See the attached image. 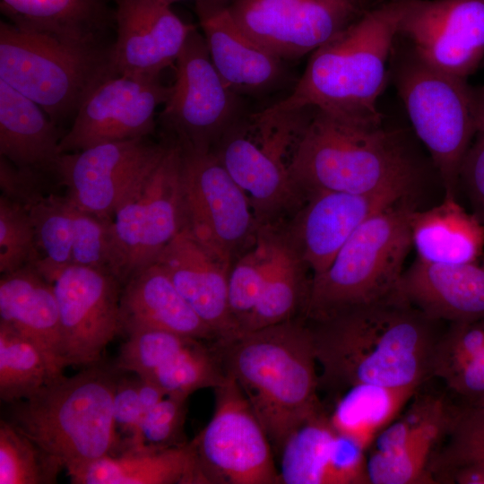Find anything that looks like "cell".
Here are the masks:
<instances>
[{"instance_id":"obj_1","label":"cell","mask_w":484,"mask_h":484,"mask_svg":"<svg viewBox=\"0 0 484 484\" xmlns=\"http://www.w3.org/2000/svg\"><path fill=\"white\" fill-rule=\"evenodd\" d=\"M314 321L321 380L334 390L360 384L419 390L433 376L436 321L397 293Z\"/></svg>"},{"instance_id":"obj_2","label":"cell","mask_w":484,"mask_h":484,"mask_svg":"<svg viewBox=\"0 0 484 484\" xmlns=\"http://www.w3.org/2000/svg\"><path fill=\"white\" fill-rule=\"evenodd\" d=\"M412 0H383L314 51L291 92L269 111L315 108L383 124L378 99L390 77L399 26Z\"/></svg>"},{"instance_id":"obj_3","label":"cell","mask_w":484,"mask_h":484,"mask_svg":"<svg viewBox=\"0 0 484 484\" xmlns=\"http://www.w3.org/2000/svg\"><path fill=\"white\" fill-rule=\"evenodd\" d=\"M279 453L289 436L323 408L311 328L293 319L216 343Z\"/></svg>"},{"instance_id":"obj_4","label":"cell","mask_w":484,"mask_h":484,"mask_svg":"<svg viewBox=\"0 0 484 484\" xmlns=\"http://www.w3.org/2000/svg\"><path fill=\"white\" fill-rule=\"evenodd\" d=\"M290 170L304 198L317 191L413 190L420 175L400 132L315 108L296 143Z\"/></svg>"},{"instance_id":"obj_5","label":"cell","mask_w":484,"mask_h":484,"mask_svg":"<svg viewBox=\"0 0 484 484\" xmlns=\"http://www.w3.org/2000/svg\"><path fill=\"white\" fill-rule=\"evenodd\" d=\"M117 377L88 367L65 376L32 396L11 403L9 420L65 470L68 475L120 450L114 419Z\"/></svg>"},{"instance_id":"obj_6","label":"cell","mask_w":484,"mask_h":484,"mask_svg":"<svg viewBox=\"0 0 484 484\" xmlns=\"http://www.w3.org/2000/svg\"><path fill=\"white\" fill-rule=\"evenodd\" d=\"M390 77L415 134L430 154L445 194H454L478 128L480 87L425 63L404 42L399 45L397 39Z\"/></svg>"},{"instance_id":"obj_7","label":"cell","mask_w":484,"mask_h":484,"mask_svg":"<svg viewBox=\"0 0 484 484\" xmlns=\"http://www.w3.org/2000/svg\"><path fill=\"white\" fill-rule=\"evenodd\" d=\"M415 208L404 198L366 220L330 265L313 276L305 304L317 320L335 312L393 297L411 248L410 219Z\"/></svg>"},{"instance_id":"obj_8","label":"cell","mask_w":484,"mask_h":484,"mask_svg":"<svg viewBox=\"0 0 484 484\" xmlns=\"http://www.w3.org/2000/svg\"><path fill=\"white\" fill-rule=\"evenodd\" d=\"M117 75L110 46L65 41L0 22V80L35 101L56 124Z\"/></svg>"},{"instance_id":"obj_9","label":"cell","mask_w":484,"mask_h":484,"mask_svg":"<svg viewBox=\"0 0 484 484\" xmlns=\"http://www.w3.org/2000/svg\"><path fill=\"white\" fill-rule=\"evenodd\" d=\"M312 109L269 111L241 117L213 149L246 193L259 226H277L295 213L305 198L290 164Z\"/></svg>"},{"instance_id":"obj_10","label":"cell","mask_w":484,"mask_h":484,"mask_svg":"<svg viewBox=\"0 0 484 484\" xmlns=\"http://www.w3.org/2000/svg\"><path fill=\"white\" fill-rule=\"evenodd\" d=\"M184 227L181 149L169 140L157 166L111 217L110 272L123 286L136 271L153 263Z\"/></svg>"},{"instance_id":"obj_11","label":"cell","mask_w":484,"mask_h":484,"mask_svg":"<svg viewBox=\"0 0 484 484\" xmlns=\"http://www.w3.org/2000/svg\"><path fill=\"white\" fill-rule=\"evenodd\" d=\"M215 407L192 440L201 484H276L270 439L233 376L214 388Z\"/></svg>"},{"instance_id":"obj_12","label":"cell","mask_w":484,"mask_h":484,"mask_svg":"<svg viewBox=\"0 0 484 484\" xmlns=\"http://www.w3.org/2000/svg\"><path fill=\"white\" fill-rule=\"evenodd\" d=\"M174 83L160 120L181 148L213 151L244 116L240 95L221 78L203 34L194 27L176 62Z\"/></svg>"},{"instance_id":"obj_13","label":"cell","mask_w":484,"mask_h":484,"mask_svg":"<svg viewBox=\"0 0 484 484\" xmlns=\"http://www.w3.org/2000/svg\"><path fill=\"white\" fill-rule=\"evenodd\" d=\"M180 149L184 229L232 266L260 227L248 197L212 151Z\"/></svg>"},{"instance_id":"obj_14","label":"cell","mask_w":484,"mask_h":484,"mask_svg":"<svg viewBox=\"0 0 484 484\" xmlns=\"http://www.w3.org/2000/svg\"><path fill=\"white\" fill-rule=\"evenodd\" d=\"M383 0H229L239 26L282 60L312 54Z\"/></svg>"},{"instance_id":"obj_15","label":"cell","mask_w":484,"mask_h":484,"mask_svg":"<svg viewBox=\"0 0 484 484\" xmlns=\"http://www.w3.org/2000/svg\"><path fill=\"white\" fill-rule=\"evenodd\" d=\"M169 145V141L156 143L142 137L62 153L53 176L75 206L111 219L118 205L157 166Z\"/></svg>"},{"instance_id":"obj_16","label":"cell","mask_w":484,"mask_h":484,"mask_svg":"<svg viewBox=\"0 0 484 484\" xmlns=\"http://www.w3.org/2000/svg\"><path fill=\"white\" fill-rule=\"evenodd\" d=\"M51 283L66 367L98 364L120 332L121 283L109 271L76 264L62 269Z\"/></svg>"},{"instance_id":"obj_17","label":"cell","mask_w":484,"mask_h":484,"mask_svg":"<svg viewBox=\"0 0 484 484\" xmlns=\"http://www.w3.org/2000/svg\"><path fill=\"white\" fill-rule=\"evenodd\" d=\"M170 87L160 76L114 75L86 98L64 134L60 153L74 152L108 142L147 137L155 128V113Z\"/></svg>"},{"instance_id":"obj_18","label":"cell","mask_w":484,"mask_h":484,"mask_svg":"<svg viewBox=\"0 0 484 484\" xmlns=\"http://www.w3.org/2000/svg\"><path fill=\"white\" fill-rule=\"evenodd\" d=\"M398 37L425 63L467 79L484 56V0H412Z\"/></svg>"},{"instance_id":"obj_19","label":"cell","mask_w":484,"mask_h":484,"mask_svg":"<svg viewBox=\"0 0 484 484\" xmlns=\"http://www.w3.org/2000/svg\"><path fill=\"white\" fill-rule=\"evenodd\" d=\"M190 336L159 329L127 334L116 368L134 373L167 395L188 398L203 388L217 387L225 378L216 345Z\"/></svg>"},{"instance_id":"obj_20","label":"cell","mask_w":484,"mask_h":484,"mask_svg":"<svg viewBox=\"0 0 484 484\" xmlns=\"http://www.w3.org/2000/svg\"><path fill=\"white\" fill-rule=\"evenodd\" d=\"M411 191L396 188L369 194L314 192L305 197L291 220L281 226L306 266L316 276L330 265L366 220L409 197Z\"/></svg>"},{"instance_id":"obj_21","label":"cell","mask_w":484,"mask_h":484,"mask_svg":"<svg viewBox=\"0 0 484 484\" xmlns=\"http://www.w3.org/2000/svg\"><path fill=\"white\" fill-rule=\"evenodd\" d=\"M117 37L110 45L116 74L160 76L175 64L194 26L160 0H115Z\"/></svg>"},{"instance_id":"obj_22","label":"cell","mask_w":484,"mask_h":484,"mask_svg":"<svg viewBox=\"0 0 484 484\" xmlns=\"http://www.w3.org/2000/svg\"><path fill=\"white\" fill-rule=\"evenodd\" d=\"M229 0H195L194 10L210 57L238 94H259L284 79L281 58L248 35L235 21Z\"/></svg>"},{"instance_id":"obj_23","label":"cell","mask_w":484,"mask_h":484,"mask_svg":"<svg viewBox=\"0 0 484 484\" xmlns=\"http://www.w3.org/2000/svg\"><path fill=\"white\" fill-rule=\"evenodd\" d=\"M280 454L279 483L368 484L367 450L338 432L323 409L289 436Z\"/></svg>"},{"instance_id":"obj_24","label":"cell","mask_w":484,"mask_h":484,"mask_svg":"<svg viewBox=\"0 0 484 484\" xmlns=\"http://www.w3.org/2000/svg\"><path fill=\"white\" fill-rule=\"evenodd\" d=\"M200 318L212 330L217 342L238 334L229 304L231 265L183 229L154 261Z\"/></svg>"},{"instance_id":"obj_25","label":"cell","mask_w":484,"mask_h":484,"mask_svg":"<svg viewBox=\"0 0 484 484\" xmlns=\"http://www.w3.org/2000/svg\"><path fill=\"white\" fill-rule=\"evenodd\" d=\"M50 173L22 169L0 157L2 194L21 203L32 220L40 254L35 265L49 282L72 264L73 204L65 195L49 192Z\"/></svg>"},{"instance_id":"obj_26","label":"cell","mask_w":484,"mask_h":484,"mask_svg":"<svg viewBox=\"0 0 484 484\" xmlns=\"http://www.w3.org/2000/svg\"><path fill=\"white\" fill-rule=\"evenodd\" d=\"M397 295L434 321L484 318V259L434 264L419 259L404 271Z\"/></svg>"},{"instance_id":"obj_27","label":"cell","mask_w":484,"mask_h":484,"mask_svg":"<svg viewBox=\"0 0 484 484\" xmlns=\"http://www.w3.org/2000/svg\"><path fill=\"white\" fill-rule=\"evenodd\" d=\"M120 332L159 329L206 341L217 337L155 262L139 269L122 286Z\"/></svg>"},{"instance_id":"obj_28","label":"cell","mask_w":484,"mask_h":484,"mask_svg":"<svg viewBox=\"0 0 484 484\" xmlns=\"http://www.w3.org/2000/svg\"><path fill=\"white\" fill-rule=\"evenodd\" d=\"M0 323L33 341L52 368L64 375L66 364L56 294L34 265L1 275Z\"/></svg>"},{"instance_id":"obj_29","label":"cell","mask_w":484,"mask_h":484,"mask_svg":"<svg viewBox=\"0 0 484 484\" xmlns=\"http://www.w3.org/2000/svg\"><path fill=\"white\" fill-rule=\"evenodd\" d=\"M69 477L73 484H201L192 441L108 454Z\"/></svg>"},{"instance_id":"obj_30","label":"cell","mask_w":484,"mask_h":484,"mask_svg":"<svg viewBox=\"0 0 484 484\" xmlns=\"http://www.w3.org/2000/svg\"><path fill=\"white\" fill-rule=\"evenodd\" d=\"M63 135L39 105L0 80V157L53 174Z\"/></svg>"},{"instance_id":"obj_31","label":"cell","mask_w":484,"mask_h":484,"mask_svg":"<svg viewBox=\"0 0 484 484\" xmlns=\"http://www.w3.org/2000/svg\"><path fill=\"white\" fill-rule=\"evenodd\" d=\"M411 245L417 258L429 264L455 265L476 262L484 250V223L445 194L438 205L413 210L410 219Z\"/></svg>"},{"instance_id":"obj_32","label":"cell","mask_w":484,"mask_h":484,"mask_svg":"<svg viewBox=\"0 0 484 484\" xmlns=\"http://www.w3.org/2000/svg\"><path fill=\"white\" fill-rule=\"evenodd\" d=\"M0 9L17 28L76 43L102 44L114 24L107 0H0Z\"/></svg>"},{"instance_id":"obj_33","label":"cell","mask_w":484,"mask_h":484,"mask_svg":"<svg viewBox=\"0 0 484 484\" xmlns=\"http://www.w3.org/2000/svg\"><path fill=\"white\" fill-rule=\"evenodd\" d=\"M418 391L367 384L351 385L340 391L327 416L338 432L367 451Z\"/></svg>"},{"instance_id":"obj_34","label":"cell","mask_w":484,"mask_h":484,"mask_svg":"<svg viewBox=\"0 0 484 484\" xmlns=\"http://www.w3.org/2000/svg\"><path fill=\"white\" fill-rule=\"evenodd\" d=\"M306 267L285 235L281 224L273 226L269 272L260 298L241 333L293 319L300 304H306L308 293Z\"/></svg>"},{"instance_id":"obj_35","label":"cell","mask_w":484,"mask_h":484,"mask_svg":"<svg viewBox=\"0 0 484 484\" xmlns=\"http://www.w3.org/2000/svg\"><path fill=\"white\" fill-rule=\"evenodd\" d=\"M58 375L43 351L11 326L0 323V398L13 403L27 399Z\"/></svg>"},{"instance_id":"obj_36","label":"cell","mask_w":484,"mask_h":484,"mask_svg":"<svg viewBox=\"0 0 484 484\" xmlns=\"http://www.w3.org/2000/svg\"><path fill=\"white\" fill-rule=\"evenodd\" d=\"M273 247V226H260L255 243L232 264L229 304L238 334L255 309L267 278Z\"/></svg>"},{"instance_id":"obj_37","label":"cell","mask_w":484,"mask_h":484,"mask_svg":"<svg viewBox=\"0 0 484 484\" xmlns=\"http://www.w3.org/2000/svg\"><path fill=\"white\" fill-rule=\"evenodd\" d=\"M63 467L7 419L0 421V484H53Z\"/></svg>"},{"instance_id":"obj_38","label":"cell","mask_w":484,"mask_h":484,"mask_svg":"<svg viewBox=\"0 0 484 484\" xmlns=\"http://www.w3.org/2000/svg\"><path fill=\"white\" fill-rule=\"evenodd\" d=\"M446 431L436 430L416 438L393 452L370 451L367 473L370 484L434 483L430 462Z\"/></svg>"},{"instance_id":"obj_39","label":"cell","mask_w":484,"mask_h":484,"mask_svg":"<svg viewBox=\"0 0 484 484\" xmlns=\"http://www.w3.org/2000/svg\"><path fill=\"white\" fill-rule=\"evenodd\" d=\"M419 392V391H418ZM411 403L376 437L369 447L375 452H393L407 444L436 430H448L456 406L442 396L418 394Z\"/></svg>"},{"instance_id":"obj_40","label":"cell","mask_w":484,"mask_h":484,"mask_svg":"<svg viewBox=\"0 0 484 484\" xmlns=\"http://www.w3.org/2000/svg\"><path fill=\"white\" fill-rule=\"evenodd\" d=\"M40 259L30 216L19 202L0 196V272L8 273Z\"/></svg>"},{"instance_id":"obj_41","label":"cell","mask_w":484,"mask_h":484,"mask_svg":"<svg viewBox=\"0 0 484 484\" xmlns=\"http://www.w3.org/2000/svg\"><path fill=\"white\" fill-rule=\"evenodd\" d=\"M445 437L448 442L430 462V473L462 462H484V406H456Z\"/></svg>"},{"instance_id":"obj_42","label":"cell","mask_w":484,"mask_h":484,"mask_svg":"<svg viewBox=\"0 0 484 484\" xmlns=\"http://www.w3.org/2000/svg\"><path fill=\"white\" fill-rule=\"evenodd\" d=\"M484 349V318L449 323L434 354L433 376L448 381Z\"/></svg>"},{"instance_id":"obj_43","label":"cell","mask_w":484,"mask_h":484,"mask_svg":"<svg viewBox=\"0 0 484 484\" xmlns=\"http://www.w3.org/2000/svg\"><path fill=\"white\" fill-rule=\"evenodd\" d=\"M110 222L73 204L72 264L109 271Z\"/></svg>"},{"instance_id":"obj_44","label":"cell","mask_w":484,"mask_h":484,"mask_svg":"<svg viewBox=\"0 0 484 484\" xmlns=\"http://www.w3.org/2000/svg\"><path fill=\"white\" fill-rule=\"evenodd\" d=\"M186 400L165 395L144 413L140 424L143 446L168 447L186 443L184 438Z\"/></svg>"},{"instance_id":"obj_45","label":"cell","mask_w":484,"mask_h":484,"mask_svg":"<svg viewBox=\"0 0 484 484\" xmlns=\"http://www.w3.org/2000/svg\"><path fill=\"white\" fill-rule=\"evenodd\" d=\"M143 410L138 393V376L117 377L114 393V419L123 437L118 453L143 447L140 439V424ZM117 453V454H118Z\"/></svg>"},{"instance_id":"obj_46","label":"cell","mask_w":484,"mask_h":484,"mask_svg":"<svg viewBox=\"0 0 484 484\" xmlns=\"http://www.w3.org/2000/svg\"><path fill=\"white\" fill-rule=\"evenodd\" d=\"M480 89L478 128L463 160L460 181L465 186L474 213L484 223V85Z\"/></svg>"},{"instance_id":"obj_47","label":"cell","mask_w":484,"mask_h":484,"mask_svg":"<svg viewBox=\"0 0 484 484\" xmlns=\"http://www.w3.org/2000/svg\"><path fill=\"white\" fill-rule=\"evenodd\" d=\"M465 404L484 403V349L445 382Z\"/></svg>"},{"instance_id":"obj_48","label":"cell","mask_w":484,"mask_h":484,"mask_svg":"<svg viewBox=\"0 0 484 484\" xmlns=\"http://www.w3.org/2000/svg\"><path fill=\"white\" fill-rule=\"evenodd\" d=\"M434 482L484 484V462H462L451 464L433 474Z\"/></svg>"},{"instance_id":"obj_49","label":"cell","mask_w":484,"mask_h":484,"mask_svg":"<svg viewBox=\"0 0 484 484\" xmlns=\"http://www.w3.org/2000/svg\"><path fill=\"white\" fill-rule=\"evenodd\" d=\"M169 5H171L173 3H177V2H179V1H182V0H160Z\"/></svg>"},{"instance_id":"obj_50","label":"cell","mask_w":484,"mask_h":484,"mask_svg":"<svg viewBox=\"0 0 484 484\" xmlns=\"http://www.w3.org/2000/svg\"><path fill=\"white\" fill-rule=\"evenodd\" d=\"M481 406H484V403L483 404H480Z\"/></svg>"}]
</instances>
